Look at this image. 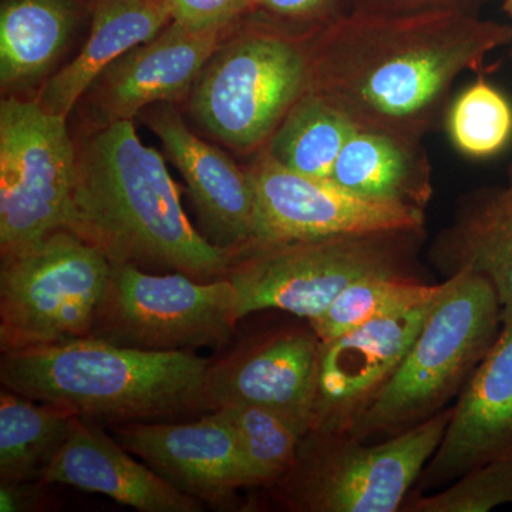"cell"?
<instances>
[{
    "mask_svg": "<svg viewBox=\"0 0 512 512\" xmlns=\"http://www.w3.org/2000/svg\"><path fill=\"white\" fill-rule=\"evenodd\" d=\"M512 26L470 9L413 15L350 12L311 39V86L357 128L423 137L446 117L461 74L511 45Z\"/></svg>",
    "mask_w": 512,
    "mask_h": 512,
    "instance_id": "1",
    "label": "cell"
},
{
    "mask_svg": "<svg viewBox=\"0 0 512 512\" xmlns=\"http://www.w3.org/2000/svg\"><path fill=\"white\" fill-rule=\"evenodd\" d=\"M67 229L111 264L180 272L198 281L224 278L232 258L188 220L163 156L140 140L133 120L93 128L77 148Z\"/></svg>",
    "mask_w": 512,
    "mask_h": 512,
    "instance_id": "2",
    "label": "cell"
},
{
    "mask_svg": "<svg viewBox=\"0 0 512 512\" xmlns=\"http://www.w3.org/2000/svg\"><path fill=\"white\" fill-rule=\"evenodd\" d=\"M210 362L188 350L148 352L80 338L3 353L0 380L12 392L94 424L177 421L211 412Z\"/></svg>",
    "mask_w": 512,
    "mask_h": 512,
    "instance_id": "3",
    "label": "cell"
},
{
    "mask_svg": "<svg viewBox=\"0 0 512 512\" xmlns=\"http://www.w3.org/2000/svg\"><path fill=\"white\" fill-rule=\"evenodd\" d=\"M501 329L503 306L487 279L470 271L447 278L399 369L346 436H394L443 412Z\"/></svg>",
    "mask_w": 512,
    "mask_h": 512,
    "instance_id": "4",
    "label": "cell"
},
{
    "mask_svg": "<svg viewBox=\"0 0 512 512\" xmlns=\"http://www.w3.org/2000/svg\"><path fill=\"white\" fill-rule=\"evenodd\" d=\"M424 231L255 242L232 254L225 279L234 286L238 320L276 311L311 320L340 292L372 276H413Z\"/></svg>",
    "mask_w": 512,
    "mask_h": 512,
    "instance_id": "5",
    "label": "cell"
},
{
    "mask_svg": "<svg viewBox=\"0 0 512 512\" xmlns=\"http://www.w3.org/2000/svg\"><path fill=\"white\" fill-rule=\"evenodd\" d=\"M313 33L255 18L218 46L192 89L207 133L238 151H259L311 86Z\"/></svg>",
    "mask_w": 512,
    "mask_h": 512,
    "instance_id": "6",
    "label": "cell"
},
{
    "mask_svg": "<svg viewBox=\"0 0 512 512\" xmlns=\"http://www.w3.org/2000/svg\"><path fill=\"white\" fill-rule=\"evenodd\" d=\"M451 407L390 436L365 444L346 436L308 433L298 457L276 488L289 511L396 512L439 448Z\"/></svg>",
    "mask_w": 512,
    "mask_h": 512,
    "instance_id": "7",
    "label": "cell"
},
{
    "mask_svg": "<svg viewBox=\"0 0 512 512\" xmlns=\"http://www.w3.org/2000/svg\"><path fill=\"white\" fill-rule=\"evenodd\" d=\"M110 274L104 252L67 228L2 254V352L89 338Z\"/></svg>",
    "mask_w": 512,
    "mask_h": 512,
    "instance_id": "8",
    "label": "cell"
},
{
    "mask_svg": "<svg viewBox=\"0 0 512 512\" xmlns=\"http://www.w3.org/2000/svg\"><path fill=\"white\" fill-rule=\"evenodd\" d=\"M238 322L228 279L198 281L180 272L111 264L89 338L148 352L222 349Z\"/></svg>",
    "mask_w": 512,
    "mask_h": 512,
    "instance_id": "9",
    "label": "cell"
},
{
    "mask_svg": "<svg viewBox=\"0 0 512 512\" xmlns=\"http://www.w3.org/2000/svg\"><path fill=\"white\" fill-rule=\"evenodd\" d=\"M64 117L36 100L0 103V249L28 247L67 228L77 184V148Z\"/></svg>",
    "mask_w": 512,
    "mask_h": 512,
    "instance_id": "10",
    "label": "cell"
},
{
    "mask_svg": "<svg viewBox=\"0 0 512 512\" xmlns=\"http://www.w3.org/2000/svg\"><path fill=\"white\" fill-rule=\"evenodd\" d=\"M247 171L255 200L251 244L424 231L423 210L360 197L330 178L293 173L265 148Z\"/></svg>",
    "mask_w": 512,
    "mask_h": 512,
    "instance_id": "11",
    "label": "cell"
},
{
    "mask_svg": "<svg viewBox=\"0 0 512 512\" xmlns=\"http://www.w3.org/2000/svg\"><path fill=\"white\" fill-rule=\"evenodd\" d=\"M437 296L338 338L320 340L309 433L342 436L353 430L399 369Z\"/></svg>",
    "mask_w": 512,
    "mask_h": 512,
    "instance_id": "12",
    "label": "cell"
},
{
    "mask_svg": "<svg viewBox=\"0 0 512 512\" xmlns=\"http://www.w3.org/2000/svg\"><path fill=\"white\" fill-rule=\"evenodd\" d=\"M320 339L308 328L272 330L244 340L207 372L211 412L228 404L265 407L308 434L311 431Z\"/></svg>",
    "mask_w": 512,
    "mask_h": 512,
    "instance_id": "13",
    "label": "cell"
},
{
    "mask_svg": "<svg viewBox=\"0 0 512 512\" xmlns=\"http://www.w3.org/2000/svg\"><path fill=\"white\" fill-rule=\"evenodd\" d=\"M113 427L114 439L177 490L221 505L254 487L231 424L218 410L194 421H137Z\"/></svg>",
    "mask_w": 512,
    "mask_h": 512,
    "instance_id": "14",
    "label": "cell"
},
{
    "mask_svg": "<svg viewBox=\"0 0 512 512\" xmlns=\"http://www.w3.org/2000/svg\"><path fill=\"white\" fill-rule=\"evenodd\" d=\"M225 32H192L171 20L154 39L114 60L86 92L94 128L133 120L153 104L183 99Z\"/></svg>",
    "mask_w": 512,
    "mask_h": 512,
    "instance_id": "15",
    "label": "cell"
},
{
    "mask_svg": "<svg viewBox=\"0 0 512 512\" xmlns=\"http://www.w3.org/2000/svg\"><path fill=\"white\" fill-rule=\"evenodd\" d=\"M512 453V318L458 394L446 433L421 474L424 490Z\"/></svg>",
    "mask_w": 512,
    "mask_h": 512,
    "instance_id": "16",
    "label": "cell"
},
{
    "mask_svg": "<svg viewBox=\"0 0 512 512\" xmlns=\"http://www.w3.org/2000/svg\"><path fill=\"white\" fill-rule=\"evenodd\" d=\"M143 117L183 175L212 244L231 254L251 244L255 200L247 168L195 136L171 103L148 106Z\"/></svg>",
    "mask_w": 512,
    "mask_h": 512,
    "instance_id": "17",
    "label": "cell"
},
{
    "mask_svg": "<svg viewBox=\"0 0 512 512\" xmlns=\"http://www.w3.org/2000/svg\"><path fill=\"white\" fill-rule=\"evenodd\" d=\"M40 481L106 495L141 512L202 511L201 501L177 490L97 424L82 419Z\"/></svg>",
    "mask_w": 512,
    "mask_h": 512,
    "instance_id": "18",
    "label": "cell"
},
{
    "mask_svg": "<svg viewBox=\"0 0 512 512\" xmlns=\"http://www.w3.org/2000/svg\"><path fill=\"white\" fill-rule=\"evenodd\" d=\"M90 15V33L82 50L47 80L36 100L64 119L106 67L154 39L173 20L170 0H90Z\"/></svg>",
    "mask_w": 512,
    "mask_h": 512,
    "instance_id": "19",
    "label": "cell"
},
{
    "mask_svg": "<svg viewBox=\"0 0 512 512\" xmlns=\"http://www.w3.org/2000/svg\"><path fill=\"white\" fill-rule=\"evenodd\" d=\"M430 258L446 278L461 271L483 276L500 299L503 320L512 318V184L467 197Z\"/></svg>",
    "mask_w": 512,
    "mask_h": 512,
    "instance_id": "20",
    "label": "cell"
},
{
    "mask_svg": "<svg viewBox=\"0 0 512 512\" xmlns=\"http://www.w3.org/2000/svg\"><path fill=\"white\" fill-rule=\"evenodd\" d=\"M333 183L369 200L426 210L433 171L420 138L357 128L333 167Z\"/></svg>",
    "mask_w": 512,
    "mask_h": 512,
    "instance_id": "21",
    "label": "cell"
},
{
    "mask_svg": "<svg viewBox=\"0 0 512 512\" xmlns=\"http://www.w3.org/2000/svg\"><path fill=\"white\" fill-rule=\"evenodd\" d=\"M74 0H3L0 6V86L22 92L45 79L77 22Z\"/></svg>",
    "mask_w": 512,
    "mask_h": 512,
    "instance_id": "22",
    "label": "cell"
},
{
    "mask_svg": "<svg viewBox=\"0 0 512 512\" xmlns=\"http://www.w3.org/2000/svg\"><path fill=\"white\" fill-rule=\"evenodd\" d=\"M80 420L69 409L0 394V483L40 481Z\"/></svg>",
    "mask_w": 512,
    "mask_h": 512,
    "instance_id": "23",
    "label": "cell"
},
{
    "mask_svg": "<svg viewBox=\"0 0 512 512\" xmlns=\"http://www.w3.org/2000/svg\"><path fill=\"white\" fill-rule=\"evenodd\" d=\"M356 130L348 114L309 90L293 104L262 148L286 170L330 178L340 151Z\"/></svg>",
    "mask_w": 512,
    "mask_h": 512,
    "instance_id": "24",
    "label": "cell"
},
{
    "mask_svg": "<svg viewBox=\"0 0 512 512\" xmlns=\"http://www.w3.org/2000/svg\"><path fill=\"white\" fill-rule=\"evenodd\" d=\"M444 282L427 285L416 276H372L340 292L322 315L308 320L322 342L338 338L370 320L413 308L436 298Z\"/></svg>",
    "mask_w": 512,
    "mask_h": 512,
    "instance_id": "25",
    "label": "cell"
},
{
    "mask_svg": "<svg viewBox=\"0 0 512 512\" xmlns=\"http://www.w3.org/2000/svg\"><path fill=\"white\" fill-rule=\"evenodd\" d=\"M228 420L254 487H272L295 464L305 434L272 410L255 404L217 409Z\"/></svg>",
    "mask_w": 512,
    "mask_h": 512,
    "instance_id": "26",
    "label": "cell"
},
{
    "mask_svg": "<svg viewBox=\"0 0 512 512\" xmlns=\"http://www.w3.org/2000/svg\"><path fill=\"white\" fill-rule=\"evenodd\" d=\"M444 121L454 148L474 160L498 156L512 140L511 103L484 79L458 94Z\"/></svg>",
    "mask_w": 512,
    "mask_h": 512,
    "instance_id": "27",
    "label": "cell"
},
{
    "mask_svg": "<svg viewBox=\"0 0 512 512\" xmlns=\"http://www.w3.org/2000/svg\"><path fill=\"white\" fill-rule=\"evenodd\" d=\"M512 504V453L471 468L433 495L404 504L407 512H488Z\"/></svg>",
    "mask_w": 512,
    "mask_h": 512,
    "instance_id": "28",
    "label": "cell"
},
{
    "mask_svg": "<svg viewBox=\"0 0 512 512\" xmlns=\"http://www.w3.org/2000/svg\"><path fill=\"white\" fill-rule=\"evenodd\" d=\"M352 12V0H251V15L296 33H315Z\"/></svg>",
    "mask_w": 512,
    "mask_h": 512,
    "instance_id": "29",
    "label": "cell"
},
{
    "mask_svg": "<svg viewBox=\"0 0 512 512\" xmlns=\"http://www.w3.org/2000/svg\"><path fill=\"white\" fill-rule=\"evenodd\" d=\"M173 20L192 32L228 30L251 15V0H170Z\"/></svg>",
    "mask_w": 512,
    "mask_h": 512,
    "instance_id": "30",
    "label": "cell"
},
{
    "mask_svg": "<svg viewBox=\"0 0 512 512\" xmlns=\"http://www.w3.org/2000/svg\"><path fill=\"white\" fill-rule=\"evenodd\" d=\"M476 0H352V12L367 15H413L434 10H474Z\"/></svg>",
    "mask_w": 512,
    "mask_h": 512,
    "instance_id": "31",
    "label": "cell"
},
{
    "mask_svg": "<svg viewBox=\"0 0 512 512\" xmlns=\"http://www.w3.org/2000/svg\"><path fill=\"white\" fill-rule=\"evenodd\" d=\"M43 481H8L0 483V511L30 512L50 508L52 501Z\"/></svg>",
    "mask_w": 512,
    "mask_h": 512,
    "instance_id": "32",
    "label": "cell"
},
{
    "mask_svg": "<svg viewBox=\"0 0 512 512\" xmlns=\"http://www.w3.org/2000/svg\"><path fill=\"white\" fill-rule=\"evenodd\" d=\"M504 10L512 19V0H504Z\"/></svg>",
    "mask_w": 512,
    "mask_h": 512,
    "instance_id": "33",
    "label": "cell"
},
{
    "mask_svg": "<svg viewBox=\"0 0 512 512\" xmlns=\"http://www.w3.org/2000/svg\"><path fill=\"white\" fill-rule=\"evenodd\" d=\"M510 57H511V60H512V49H511V52H510ZM510 184H512V165L510 167Z\"/></svg>",
    "mask_w": 512,
    "mask_h": 512,
    "instance_id": "34",
    "label": "cell"
}]
</instances>
